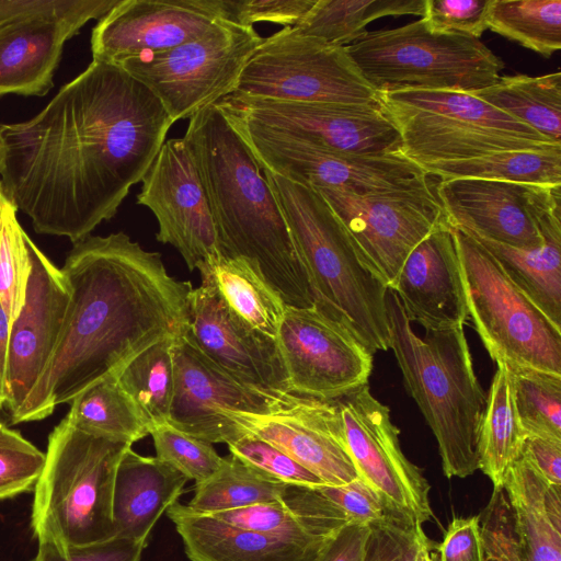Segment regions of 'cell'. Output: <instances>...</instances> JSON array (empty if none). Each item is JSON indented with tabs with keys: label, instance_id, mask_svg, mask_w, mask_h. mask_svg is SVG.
Wrapping results in <instances>:
<instances>
[{
	"label": "cell",
	"instance_id": "6da1fadb",
	"mask_svg": "<svg viewBox=\"0 0 561 561\" xmlns=\"http://www.w3.org/2000/svg\"><path fill=\"white\" fill-rule=\"evenodd\" d=\"M173 124L145 84L92 60L33 118L0 124L3 192L36 232L75 244L116 215Z\"/></svg>",
	"mask_w": 561,
	"mask_h": 561
},
{
	"label": "cell",
	"instance_id": "7a4b0ae2",
	"mask_svg": "<svg viewBox=\"0 0 561 561\" xmlns=\"http://www.w3.org/2000/svg\"><path fill=\"white\" fill-rule=\"evenodd\" d=\"M61 272L69 301L49 363L11 423L39 421L119 371L168 336L186 333L190 282L169 275L161 254L124 232L73 244Z\"/></svg>",
	"mask_w": 561,
	"mask_h": 561
},
{
	"label": "cell",
	"instance_id": "3957f363",
	"mask_svg": "<svg viewBox=\"0 0 561 561\" xmlns=\"http://www.w3.org/2000/svg\"><path fill=\"white\" fill-rule=\"evenodd\" d=\"M201 178L221 253L252 262L287 306L314 296L275 195L253 152L213 104L190 118L183 136Z\"/></svg>",
	"mask_w": 561,
	"mask_h": 561
},
{
	"label": "cell",
	"instance_id": "277c9868",
	"mask_svg": "<svg viewBox=\"0 0 561 561\" xmlns=\"http://www.w3.org/2000/svg\"><path fill=\"white\" fill-rule=\"evenodd\" d=\"M307 270L314 306L370 353L389 350L388 287L312 186L262 169Z\"/></svg>",
	"mask_w": 561,
	"mask_h": 561
},
{
	"label": "cell",
	"instance_id": "5b68a950",
	"mask_svg": "<svg viewBox=\"0 0 561 561\" xmlns=\"http://www.w3.org/2000/svg\"><path fill=\"white\" fill-rule=\"evenodd\" d=\"M389 348L413 398L432 430L447 478L479 470L478 438L486 394L481 387L463 325L419 336L397 294L388 289Z\"/></svg>",
	"mask_w": 561,
	"mask_h": 561
},
{
	"label": "cell",
	"instance_id": "8992f818",
	"mask_svg": "<svg viewBox=\"0 0 561 561\" xmlns=\"http://www.w3.org/2000/svg\"><path fill=\"white\" fill-rule=\"evenodd\" d=\"M130 446L87 434L66 419L56 425L34 486L31 526L38 542H50L66 554L115 537V474Z\"/></svg>",
	"mask_w": 561,
	"mask_h": 561
},
{
	"label": "cell",
	"instance_id": "52a82bcc",
	"mask_svg": "<svg viewBox=\"0 0 561 561\" xmlns=\"http://www.w3.org/2000/svg\"><path fill=\"white\" fill-rule=\"evenodd\" d=\"M366 82L379 94L407 90L473 92L500 80L504 62L479 38L433 32L422 19L365 32L345 46Z\"/></svg>",
	"mask_w": 561,
	"mask_h": 561
},
{
	"label": "cell",
	"instance_id": "ba28073f",
	"mask_svg": "<svg viewBox=\"0 0 561 561\" xmlns=\"http://www.w3.org/2000/svg\"><path fill=\"white\" fill-rule=\"evenodd\" d=\"M468 316L488 354L511 371L561 375V328L510 279L495 257L453 228Z\"/></svg>",
	"mask_w": 561,
	"mask_h": 561
},
{
	"label": "cell",
	"instance_id": "9c48e42d",
	"mask_svg": "<svg viewBox=\"0 0 561 561\" xmlns=\"http://www.w3.org/2000/svg\"><path fill=\"white\" fill-rule=\"evenodd\" d=\"M263 38L254 27L218 19L195 39L115 65L145 84L175 123L233 93Z\"/></svg>",
	"mask_w": 561,
	"mask_h": 561
},
{
	"label": "cell",
	"instance_id": "30bf717a",
	"mask_svg": "<svg viewBox=\"0 0 561 561\" xmlns=\"http://www.w3.org/2000/svg\"><path fill=\"white\" fill-rule=\"evenodd\" d=\"M236 94L307 103L379 104L345 46L283 27L253 53Z\"/></svg>",
	"mask_w": 561,
	"mask_h": 561
},
{
	"label": "cell",
	"instance_id": "8fae6325",
	"mask_svg": "<svg viewBox=\"0 0 561 561\" xmlns=\"http://www.w3.org/2000/svg\"><path fill=\"white\" fill-rule=\"evenodd\" d=\"M227 116L261 168L289 181L312 187L343 188L356 194L434 190L431 175L402 153L333 151Z\"/></svg>",
	"mask_w": 561,
	"mask_h": 561
},
{
	"label": "cell",
	"instance_id": "7c38bea8",
	"mask_svg": "<svg viewBox=\"0 0 561 561\" xmlns=\"http://www.w3.org/2000/svg\"><path fill=\"white\" fill-rule=\"evenodd\" d=\"M216 104L229 116L329 150L401 153L399 129L381 103H307L231 93Z\"/></svg>",
	"mask_w": 561,
	"mask_h": 561
},
{
	"label": "cell",
	"instance_id": "4fadbf2b",
	"mask_svg": "<svg viewBox=\"0 0 561 561\" xmlns=\"http://www.w3.org/2000/svg\"><path fill=\"white\" fill-rule=\"evenodd\" d=\"M314 188L388 289L393 288L410 252L445 220L435 188L370 194L335 187Z\"/></svg>",
	"mask_w": 561,
	"mask_h": 561
},
{
	"label": "cell",
	"instance_id": "5bb4252c",
	"mask_svg": "<svg viewBox=\"0 0 561 561\" xmlns=\"http://www.w3.org/2000/svg\"><path fill=\"white\" fill-rule=\"evenodd\" d=\"M288 392L334 401L368 383L370 354L316 306H287L276 336Z\"/></svg>",
	"mask_w": 561,
	"mask_h": 561
},
{
	"label": "cell",
	"instance_id": "9a60e30c",
	"mask_svg": "<svg viewBox=\"0 0 561 561\" xmlns=\"http://www.w3.org/2000/svg\"><path fill=\"white\" fill-rule=\"evenodd\" d=\"M334 401L359 478L405 519L416 525L431 520V485L403 454L388 407L371 394L368 383Z\"/></svg>",
	"mask_w": 561,
	"mask_h": 561
},
{
	"label": "cell",
	"instance_id": "2e32d148",
	"mask_svg": "<svg viewBox=\"0 0 561 561\" xmlns=\"http://www.w3.org/2000/svg\"><path fill=\"white\" fill-rule=\"evenodd\" d=\"M435 194L450 227L518 249L540 247L548 218L561 208V185L451 179Z\"/></svg>",
	"mask_w": 561,
	"mask_h": 561
},
{
	"label": "cell",
	"instance_id": "e0dca14e",
	"mask_svg": "<svg viewBox=\"0 0 561 561\" xmlns=\"http://www.w3.org/2000/svg\"><path fill=\"white\" fill-rule=\"evenodd\" d=\"M174 391L168 423L206 440L227 445L243 434L222 411L267 413L290 392L272 391L244 383L208 359L185 334L173 347Z\"/></svg>",
	"mask_w": 561,
	"mask_h": 561
},
{
	"label": "cell",
	"instance_id": "ac0fdd59",
	"mask_svg": "<svg viewBox=\"0 0 561 561\" xmlns=\"http://www.w3.org/2000/svg\"><path fill=\"white\" fill-rule=\"evenodd\" d=\"M136 199L154 215L157 240L174 247L190 271L221 253L208 201L183 137L164 141Z\"/></svg>",
	"mask_w": 561,
	"mask_h": 561
},
{
	"label": "cell",
	"instance_id": "d6986e66",
	"mask_svg": "<svg viewBox=\"0 0 561 561\" xmlns=\"http://www.w3.org/2000/svg\"><path fill=\"white\" fill-rule=\"evenodd\" d=\"M220 414L244 433L280 449L324 484L343 485L359 478L335 401L289 393L267 413L222 411Z\"/></svg>",
	"mask_w": 561,
	"mask_h": 561
},
{
	"label": "cell",
	"instance_id": "ffe728a7",
	"mask_svg": "<svg viewBox=\"0 0 561 561\" xmlns=\"http://www.w3.org/2000/svg\"><path fill=\"white\" fill-rule=\"evenodd\" d=\"M31 274L24 304L10 327L5 405L13 414L22 405L57 346L69 301L61 272L27 238Z\"/></svg>",
	"mask_w": 561,
	"mask_h": 561
},
{
	"label": "cell",
	"instance_id": "44dd1931",
	"mask_svg": "<svg viewBox=\"0 0 561 561\" xmlns=\"http://www.w3.org/2000/svg\"><path fill=\"white\" fill-rule=\"evenodd\" d=\"M188 341L240 381L288 392L276 341L249 325L208 283L188 295Z\"/></svg>",
	"mask_w": 561,
	"mask_h": 561
},
{
	"label": "cell",
	"instance_id": "7402d4cb",
	"mask_svg": "<svg viewBox=\"0 0 561 561\" xmlns=\"http://www.w3.org/2000/svg\"><path fill=\"white\" fill-rule=\"evenodd\" d=\"M218 20L201 0H119L92 30L95 61L117 64L204 35Z\"/></svg>",
	"mask_w": 561,
	"mask_h": 561
},
{
	"label": "cell",
	"instance_id": "603a6c76",
	"mask_svg": "<svg viewBox=\"0 0 561 561\" xmlns=\"http://www.w3.org/2000/svg\"><path fill=\"white\" fill-rule=\"evenodd\" d=\"M393 290L409 321L424 330L465 325V286L451 227L442 221L405 259Z\"/></svg>",
	"mask_w": 561,
	"mask_h": 561
},
{
	"label": "cell",
	"instance_id": "cb8c5ba5",
	"mask_svg": "<svg viewBox=\"0 0 561 561\" xmlns=\"http://www.w3.org/2000/svg\"><path fill=\"white\" fill-rule=\"evenodd\" d=\"M167 515L192 561H316L327 545L237 528L179 502Z\"/></svg>",
	"mask_w": 561,
	"mask_h": 561
},
{
	"label": "cell",
	"instance_id": "d4e9b609",
	"mask_svg": "<svg viewBox=\"0 0 561 561\" xmlns=\"http://www.w3.org/2000/svg\"><path fill=\"white\" fill-rule=\"evenodd\" d=\"M385 110L399 129L401 153L417 165L474 159L500 151L561 147V144L533 141L431 114Z\"/></svg>",
	"mask_w": 561,
	"mask_h": 561
},
{
	"label": "cell",
	"instance_id": "484cf974",
	"mask_svg": "<svg viewBox=\"0 0 561 561\" xmlns=\"http://www.w3.org/2000/svg\"><path fill=\"white\" fill-rule=\"evenodd\" d=\"M83 25L73 20L33 19L1 26L0 96L47 94L65 43Z\"/></svg>",
	"mask_w": 561,
	"mask_h": 561
},
{
	"label": "cell",
	"instance_id": "4316f807",
	"mask_svg": "<svg viewBox=\"0 0 561 561\" xmlns=\"http://www.w3.org/2000/svg\"><path fill=\"white\" fill-rule=\"evenodd\" d=\"M187 479L157 457L128 447L116 469L113 493L115 536L147 542L153 526L183 492Z\"/></svg>",
	"mask_w": 561,
	"mask_h": 561
},
{
	"label": "cell",
	"instance_id": "83f0119b",
	"mask_svg": "<svg viewBox=\"0 0 561 561\" xmlns=\"http://www.w3.org/2000/svg\"><path fill=\"white\" fill-rule=\"evenodd\" d=\"M524 561H561V485L546 480L522 450L502 488Z\"/></svg>",
	"mask_w": 561,
	"mask_h": 561
},
{
	"label": "cell",
	"instance_id": "f1b7e54d",
	"mask_svg": "<svg viewBox=\"0 0 561 561\" xmlns=\"http://www.w3.org/2000/svg\"><path fill=\"white\" fill-rule=\"evenodd\" d=\"M468 234L484 247L510 279L561 328V208L548 218L545 242L535 249H518Z\"/></svg>",
	"mask_w": 561,
	"mask_h": 561
},
{
	"label": "cell",
	"instance_id": "f546056e",
	"mask_svg": "<svg viewBox=\"0 0 561 561\" xmlns=\"http://www.w3.org/2000/svg\"><path fill=\"white\" fill-rule=\"evenodd\" d=\"M197 270L226 304L261 334L276 340L286 304L261 271L244 257L217 253Z\"/></svg>",
	"mask_w": 561,
	"mask_h": 561
},
{
	"label": "cell",
	"instance_id": "4dcf8cb0",
	"mask_svg": "<svg viewBox=\"0 0 561 561\" xmlns=\"http://www.w3.org/2000/svg\"><path fill=\"white\" fill-rule=\"evenodd\" d=\"M525 439L514 403L511 370L497 364L478 438L479 470L494 489L502 488L508 469L522 454Z\"/></svg>",
	"mask_w": 561,
	"mask_h": 561
},
{
	"label": "cell",
	"instance_id": "1f68e13d",
	"mask_svg": "<svg viewBox=\"0 0 561 561\" xmlns=\"http://www.w3.org/2000/svg\"><path fill=\"white\" fill-rule=\"evenodd\" d=\"M470 94L561 144L560 71L537 77L504 76Z\"/></svg>",
	"mask_w": 561,
	"mask_h": 561
},
{
	"label": "cell",
	"instance_id": "d6a6232c",
	"mask_svg": "<svg viewBox=\"0 0 561 561\" xmlns=\"http://www.w3.org/2000/svg\"><path fill=\"white\" fill-rule=\"evenodd\" d=\"M87 434L133 445L150 434L147 421L116 377L102 380L78 394L70 402L65 417Z\"/></svg>",
	"mask_w": 561,
	"mask_h": 561
},
{
	"label": "cell",
	"instance_id": "836d02e7",
	"mask_svg": "<svg viewBox=\"0 0 561 561\" xmlns=\"http://www.w3.org/2000/svg\"><path fill=\"white\" fill-rule=\"evenodd\" d=\"M380 101L386 108L431 114L533 141L558 144L467 92L407 90L382 93Z\"/></svg>",
	"mask_w": 561,
	"mask_h": 561
},
{
	"label": "cell",
	"instance_id": "e575fe53",
	"mask_svg": "<svg viewBox=\"0 0 561 561\" xmlns=\"http://www.w3.org/2000/svg\"><path fill=\"white\" fill-rule=\"evenodd\" d=\"M419 167L440 180L480 179L561 185V147L500 151L468 160L426 162Z\"/></svg>",
	"mask_w": 561,
	"mask_h": 561
},
{
	"label": "cell",
	"instance_id": "d590c367",
	"mask_svg": "<svg viewBox=\"0 0 561 561\" xmlns=\"http://www.w3.org/2000/svg\"><path fill=\"white\" fill-rule=\"evenodd\" d=\"M425 0H316L295 27L299 33L330 44L347 46L374 20L424 14Z\"/></svg>",
	"mask_w": 561,
	"mask_h": 561
},
{
	"label": "cell",
	"instance_id": "8d00e7d4",
	"mask_svg": "<svg viewBox=\"0 0 561 561\" xmlns=\"http://www.w3.org/2000/svg\"><path fill=\"white\" fill-rule=\"evenodd\" d=\"M286 483L245 463L233 455L208 479L195 483L187 506L202 514L280 501Z\"/></svg>",
	"mask_w": 561,
	"mask_h": 561
},
{
	"label": "cell",
	"instance_id": "74e56055",
	"mask_svg": "<svg viewBox=\"0 0 561 561\" xmlns=\"http://www.w3.org/2000/svg\"><path fill=\"white\" fill-rule=\"evenodd\" d=\"M179 336H168L148 347L116 376L151 427L168 423L174 391L173 347Z\"/></svg>",
	"mask_w": 561,
	"mask_h": 561
},
{
	"label": "cell",
	"instance_id": "f35d334b",
	"mask_svg": "<svg viewBox=\"0 0 561 561\" xmlns=\"http://www.w3.org/2000/svg\"><path fill=\"white\" fill-rule=\"evenodd\" d=\"M486 25L549 58L561 47V0H491Z\"/></svg>",
	"mask_w": 561,
	"mask_h": 561
},
{
	"label": "cell",
	"instance_id": "ab89813d",
	"mask_svg": "<svg viewBox=\"0 0 561 561\" xmlns=\"http://www.w3.org/2000/svg\"><path fill=\"white\" fill-rule=\"evenodd\" d=\"M511 374L514 403L526 437L561 440V375L530 369Z\"/></svg>",
	"mask_w": 561,
	"mask_h": 561
},
{
	"label": "cell",
	"instance_id": "60d3db41",
	"mask_svg": "<svg viewBox=\"0 0 561 561\" xmlns=\"http://www.w3.org/2000/svg\"><path fill=\"white\" fill-rule=\"evenodd\" d=\"M16 208L7 199L0 230V305L10 323L18 317L25 299L31 274L28 236L22 229Z\"/></svg>",
	"mask_w": 561,
	"mask_h": 561
},
{
	"label": "cell",
	"instance_id": "b9f144b4",
	"mask_svg": "<svg viewBox=\"0 0 561 561\" xmlns=\"http://www.w3.org/2000/svg\"><path fill=\"white\" fill-rule=\"evenodd\" d=\"M157 458L167 462L187 480L199 483L211 477L222 465L211 443L185 434L169 423L150 430Z\"/></svg>",
	"mask_w": 561,
	"mask_h": 561
},
{
	"label": "cell",
	"instance_id": "7bdbcfd3",
	"mask_svg": "<svg viewBox=\"0 0 561 561\" xmlns=\"http://www.w3.org/2000/svg\"><path fill=\"white\" fill-rule=\"evenodd\" d=\"M44 462V453L0 423V500L34 489Z\"/></svg>",
	"mask_w": 561,
	"mask_h": 561
},
{
	"label": "cell",
	"instance_id": "ee69618b",
	"mask_svg": "<svg viewBox=\"0 0 561 561\" xmlns=\"http://www.w3.org/2000/svg\"><path fill=\"white\" fill-rule=\"evenodd\" d=\"M218 19L253 27L270 22L284 27L296 26L316 0H201Z\"/></svg>",
	"mask_w": 561,
	"mask_h": 561
},
{
	"label": "cell",
	"instance_id": "f6af8a7d",
	"mask_svg": "<svg viewBox=\"0 0 561 561\" xmlns=\"http://www.w3.org/2000/svg\"><path fill=\"white\" fill-rule=\"evenodd\" d=\"M119 0H0V27L33 19L100 20Z\"/></svg>",
	"mask_w": 561,
	"mask_h": 561
},
{
	"label": "cell",
	"instance_id": "bcb514c9",
	"mask_svg": "<svg viewBox=\"0 0 561 561\" xmlns=\"http://www.w3.org/2000/svg\"><path fill=\"white\" fill-rule=\"evenodd\" d=\"M231 455L286 484H324L316 474L266 440L245 433L228 445Z\"/></svg>",
	"mask_w": 561,
	"mask_h": 561
},
{
	"label": "cell",
	"instance_id": "7dc6e473",
	"mask_svg": "<svg viewBox=\"0 0 561 561\" xmlns=\"http://www.w3.org/2000/svg\"><path fill=\"white\" fill-rule=\"evenodd\" d=\"M316 488L344 513L348 522L370 525L388 519H405L362 478L343 485L320 484Z\"/></svg>",
	"mask_w": 561,
	"mask_h": 561
},
{
	"label": "cell",
	"instance_id": "c3c4849f",
	"mask_svg": "<svg viewBox=\"0 0 561 561\" xmlns=\"http://www.w3.org/2000/svg\"><path fill=\"white\" fill-rule=\"evenodd\" d=\"M491 0H425V25L433 32H456L479 38L488 30Z\"/></svg>",
	"mask_w": 561,
	"mask_h": 561
},
{
	"label": "cell",
	"instance_id": "681fc988",
	"mask_svg": "<svg viewBox=\"0 0 561 561\" xmlns=\"http://www.w3.org/2000/svg\"><path fill=\"white\" fill-rule=\"evenodd\" d=\"M479 517L484 561H524L503 489L493 490Z\"/></svg>",
	"mask_w": 561,
	"mask_h": 561
},
{
	"label": "cell",
	"instance_id": "f907efd6",
	"mask_svg": "<svg viewBox=\"0 0 561 561\" xmlns=\"http://www.w3.org/2000/svg\"><path fill=\"white\" fill-rule=\"evenodd\" d=\"M417 526L401 518L370 524L362 561H411Z\"/></svg>",
	"mask_w": 561,
	"mask_h": 561
},
{
	"label": "cell",
	"instance_id": "816d5d0a",
	"mask_svg": "<svg viewBox=\"0 0 561 561\" xmlns=\"http://www.w3.org/2000/svg\"><path fill=\"white\" fill-rule=\"evenodd\" d=\"M146 543L115 536L71 548L62 554L53 543L41 541L32 561H140Z\"/></svg>",
	"mask_w": 561,
	"mask_h": 561
},
{
	"label": "cell",
	"instance_id": "f5cc1de1",
	"mask_svg": "<svg viewBox=\"0 0 561 561\" xmlns=\"http://www.w3.org/2000/svg\"><path fill=\"white\" fill-rule=\"evenodd\" d=\"M438 561H484L480 517H455L435 545Z\"/></svg>",
	"mask_w": 561,
	"mask_h": 561
},
{
	"label": "cell",
	"instance_id": "db71d44e",
	"mask_svg": "<svg viewBox=\"0 0 561 561\" xmlns=\"http://www.w3.org/2000/svg\"><path fill=\"white\" fill-rule=\"evenodd\" d=\"M369 525L348 522L323 547L316 561H362Z\"/></svg>",
	"mask_w": 561,
	"mask_h": 561
},
{
	"label": "cell",
	"instance_id": "11a10c76",
	"mask_svg": "<svg viewBox=\"0 0 561 561\" xmlns=\"http://www.w3.org/2000/svg\"><path fill=\"white\" fill-rule=\"evenodd\" d=\"M523 450L535 468L550 483L561 485V440L527 436Z\"/></svg>",
	"mask_w": 561,
	"mask_h": 561
},
{
	"label": "cell",
	"instance_id": "9f6ffc18",
	"mask_svg": "<svg viewBox=\"0 0 561 561\" xmlns=\"http://www.w3.org/2000/svg\"><path fill=\"white\" fill-rule=\"evenodd\" d=\"M10 320L0 305V411L7 402Z\"/></svg>",
	"mask_w": 561,
	"mask_h": 561
},
{
	"label": "cell",
	"instance_id": "6f0895ef",
	"mask_svg": "<svg viewBox=\"0 0 561 561\" xmlns=\"http://www.w3.org/2000/svg\"><path fill=\"white\" fill-rule=\"evenodd\" d=\"M411 561H438L435 545L425 535L422 525L416 527L415 545Z\"/></svg>",
	"mask_w": 561,
	"mask_h": 561
},
{
	"label": "cell",
	"instance_id": "680465c9",
	"mask_svg": "<svg viewBox=\"0 0 561 561\" xmlns=\"http://www.w3.org/2000/svg\"><path fill=\"white\" fill-rule=\"evenodd\" d=\"M7 196L3 192V188H2V185H1V182H0V230H1V214H2V207L7 201Z\"/></svg>",
	"mask_w": 561,
	"mask_h": 561
},
{
	"label": "cell",
	"instance_id": "91938a15",
	"mask_svg": "<svg viewBox=\"0 0 561 561\" xmlns=\"http://www.w3.org/2000/svg\"><path fill=\"white\" fill-rule=\"evenodd\" d=\"M3 163H4V148H3L2 141L0 139V174L3 169Z\"/></svg>",
	"mask_w": 561,
	"mask_h": 561
}]
</instances>
